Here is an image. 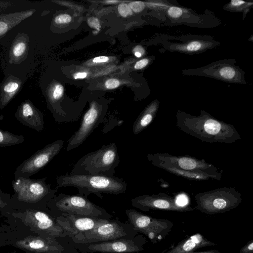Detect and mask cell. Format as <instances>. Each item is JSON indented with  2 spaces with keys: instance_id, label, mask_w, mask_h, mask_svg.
I'll use <instances>...</instances> for the list:
<instances>
[{
  "instance_id": "cell-43",
  "label": "cell",
  "mask_w": 253,
  "mask_h": 253,
  "mask_svg": "<svg viewBox=\"0 0 253 253\" xmlns=\"http://www.w3.org/2000/svg\"></svg>"
},
{
  "instance_id": "cell-32",
  "label": "cell",
  "mask_w": 253,
  "mask_h": 253,
  "mask_svg": "<svg viewBox=\"0 0 253 253\" xmlns=\"http://www.w3.org/2000/svg\"><path fill=\"white\" fill-rule=\"evenodd\" d=\"M19 84L16 82H11L6 84L4 87L3 90L5 92L11 93L14 92L18 87Z\"/></svg>"
},
{
  "instance_id": "cell-34",
  "label": "cell",
  "mask_w": 253,
  "mask_h": 253,
  "mask_svg": "<svg viewBox=\"0 0 253 253\" xmlns=\"http://www.w3.org/2000/svg\"><path fill=\"white\" fill-rule=\"evenodd\" d=\"M120 85V82L116 79H110L107 80L105 83V87L108 89H114L118 87Z\"/></svg>"
},
{
  "instance_id": "cell-29",
  "label": "cell",
  "mask_w": 253,
  "mask_h": 253,
  "mask_svg": "<svg viewBox=\"0 0 253 253\" xmlns=\"http://www.w3.org/2000/svg\"><path fill=\"white\" fill-rule=\"evenodd\" d=\"M118 10L119 14L124 17L130 15L132 13L128 5L124 3H121L118 5Z\"/></svg>"
},
{
  "instance_id": "cell-27",
  "label": "cell",
  "mask_w": 253,
  "mask_h": 253,
  "mask_svg": "<svg viewBox=\"0 0 253 253\" xmlns=\"http://www.w3.org/2000/svg\"><path fill=\"white\" fill-rule=\"evenodd\" d=\"M26 48V44L24 42H18L14 46L12 53L15 57H20L23 55Z\"/></svg>"
},
{
  "instance_id": "cell-2",
  "label": "cell",
  "mask_w": 253,
  "mask_h": 253,
  "mask_svg": "<svg viewBox=\"0 0 253 253\" xmlns=\"http://www.w3.org/2000/svg\"><path fill=\"white\" fill-rule=\"evenodd\" d=\"M58 187L76 188L79 194L87 198L93 193L103 198L102 193L118 195L125 193L127 184L122 178L102 175L66 174L56 179Z\"/></svg>"
},
{
  "instance_id": "cell-40",
  "label": "cell",
  "mask_w": 253,
  "mask_h": 253,
  "mask_svg": "<svg viewBox=\"0 0 253 253\" xmlns=\"http://www.w3.org/2000/svg\"><path fill=\"white\" fill-rule=\"evenodd\" d=\"M133 52H134H134L139 53L141 54L142 55H143L144 53V49L141 46L138 45L134 48Z\"/></svg>"
},
{
  "instance_id": "cell-35",
  "label": "cell",
  "mask_w": 253,
  "mask_h": 253,
  "mask_svg": "<svg viewBox=\"0 0 253 253\" xmlns=\"http://www.w3.org/2000/svg\"><path fill=\"white\" fill-rule=\"evenodd\" d=\"M240 253H253V240L248 242L240 250Z\"/></svg>"
},
{
  "instance_id": "cell-23",
  "label": "cell",
  "mask_w": 253,
  "mask_h": 253,
  "mask_svg": "<svg viewBox=\"0 0 253 253\" xmlns=\"http://www.w3.org/2000/svg\"><path fill=\"white\" fill-rule=\"evenodd\" d=\"M25 141L23 135H16L0 128V147H8L22 143Z\"/></svg>"
},
{
  "instance_id": "cell-19",
  "label": "cell",
  "mask_w": 253,
  "mask_h": 253,
  "mask_svg": "<svg viewBox=\"0 0 253 253\" xmlns=\"http://www.w3.org/2000/svg\"><path fill=\"white\" fill-rule=\"evenodd\" d=\"M215 244L197 233L180 242L165 253H192L199 248L215 246Z\"/></svg>"
},
{
  "instance_id": "cell-30",
  "label": "cell",
  "mask_w": 253,
  "mask_h": 253,
  "mask_svg": "<svg viewBox=\"0 0 253 253\" xmlns=\"http://www.w3.org/2000/svg\"><path fill=\"white\" fill-rule=\"evenodd\" d=\"M128 6L133 12H139L144 8V4L141 1H132L128 3Z\"/></svg>"
},
{
  "instance_id": "cell-14",
  "label": "cell",
  "mask_w": 253,
  "mask_h": 253,
  "mask_svg": "<svg viewBox=\"0 0 253 253\" xmlns=\"http://www.w3.org/2000/svg\"><path fill=\"white\" fill-rule=\"evenodd\" d=\"M106 221V219L78 217L77 215L63 213L57 217V223L63 229L66 235L73 237L81 232L93 228Z\"/></svg>"
},
{
  "instance_id": "cell-42",
  "label": "cell",
  "mask_w": 253,
  "mask_h": 253,
  "mask_svg": "<svg viewBox=\"0 0 253 253\" xmlns=\"http://www.w3.org/2000/svg\"><path fill=\"white\" fill-rule=\"evenodd\" d=\"M106 2H112V3H114V2H117L118 1H116V0H110V1H107Z\"/></svg>"
},
{
  "instance_id": "cell-18",
  "label": "cell",
  "mask_w": 253,
  "mask_h": 253,
  "mask_svg": "<svg viewBox=\"0 0 253 253\" xmlns=\"http://www.w3.org/2000/svg\"><path fill=\"white\" fill-rule=\"evenodd\" d=\"M87 249L93 252L102 253H132L142 250L132 241L123 239L90 244Z\"/></svg>"
},
{
  "instance_id": "cell-5",
  "label": "cell",
  "mask_w": 253,
  "mask_h": 253,
  "mask_svg": "<svg viewBox=\"0 0 253 253\" xmlns=\"http://www.w3.org/2000/svg\"><path fill=\"white\" fill-rule=\"evenodd\" d=\"M196 208L207 214L224 213L237 208L242 201L241 194L232 187H222L194 195Z\"/></svg>"
},
{
  "instance_id": "cell-24",
  "label": "cell",
  "mask_w": 253,
  "mask_h": 253,
  "mask_svg": "<svg viewBox=\"0 0 253 253\" xmlns=\"http://www.w3.org/2000/svg\"><path fill=\"white\" fill-rule=\"evenodd\" d=\"M209 44H207L202 40H190L183 44L177 45L175 47V48L182 51L196 52L201 51L206 49V47H209Z\"/></svg>"
},
{
  "instance_id": "cell-25",
  "label": "cell",
  "mask_w": 253,
  "mask_h": 253,
  "mask_svg": "<svg viewBox=\"0 0 253 253\" xmlns=\"http://www.w3.org/2000/svg\"><path fill=\"white\" fill-rule=\"evenodd\" d=\"M253 3L246 2L243 0H232L227 5V8L230 10L233 11H241L246 7H249L250 5H252Z\"/></svg>"
},
{
  "instance_id": "cell-7",
  "label": "cell",
  "mask_w": 253,
  "mask_h": 253,
  "mask_svg": "<svg viewBox=\"0 0 253 253\" xmlns=\"http://www.w3.org/2000/svg\"><path fill=\"white\" fill-rule=\"evenodd\" d=\"M50 204L63 213L90 217L98 216L104 211L86 197L79 194L67 195L60 193L53 197Z\"/></svg>"
},
{
  "instance_id": "cell-33",
  "label": "cell",
  "mask_w": 253,
  "mask_h": 253,
  "mask_svg": "<svg viewBox=\"0 0 253 253\" xmlns=\"http://www.w3.org/2000/svg\"><path fill=\"white\" fill-rule=\"evenodd\" d=\"M71 21V17L68 14H61L56 16L54 21L57 24H65Z\"/></svg>"
},
{
  "instance_id": "cell-8",
  "label": "cell",
  "mask_w": 253,
  "mask_h": 253,
  "mask_svg": "<svg viewBox=\"0 0 253 253\" xmlns=\"http://www.w3.org/2000/svg\"><path fill=\"white\" fill-rule=\"evenodd\" d=\"M63 141L57 140L36 152L16 169L15 178H30L47 165L63 147Z\"/></svg>"
},
{
  "instance_id": "cell-26",
  "label": "cell",
  "mask_w": 253,
  "mask_h": 253,
  "mask_svg": "<svg viewBox=\"0 0 253 253\" xmlns=\"http://www.w3.org/2000/svg\"><path fill=\"white\" fill-rule=\"evenodd\" d=\"M10 199L8 194L5 193L0 189V211L4 210V209L9 207V201Z\"/></svg>"
},
{
  "instance_id": "cell-15",
  "label": "cell",
  "mask_w": 253,
  "mask_h": 253,
  "mask_svg": "<svg viewBox=\"0 0 253 253\" xmlns=\"http://www.w3.org/2000/svg\"><path fill=\"white\" fill-rule=\"evenodd\" d=\"M225 62L212 63L204 68H201L199 72L202 76H206L218 80L231 82L241 83L242 75L241 69L237 68L233 63ZM201 75V76H202Z\"/></svg>"
},
{
  "instance_id": "cell-3",
  "label": "cell",
  "mask_w": 253,
  "mask_h": 253,
  "mask_svg": "<svg viewBox=\"0 0 253 253\" xmlns=\"http://www.w3.org/2000/svg\"><path fill=\"white\" fill-rule=\"evenodd\" d=\"M120 161L116 144L112 142L81 158L73 166L70 174L112 177Z\"/></svg>"
},
{
  "instance_id": "cell-10",
  "label": "cell",
  "mask_w": 253,
  "mask_h": 253,
  "mask_svg": "<svg viewBox=\"0 0 253 253\" xmlns=\"http://www.w3.org/2000/svg\"><path fill=\"white\" fill-rule=\"evenodd\" d=\"M132 205L143 211L162 210L178 212L194 211L188 205L179 204L174 197L165 193L143 195L131 199Z\"/></svg>"
},
{
  "instance_id": "cell-11",
  "label": "cell",
  "mask_w": 253,
  "mask_h": 253,
  "mask_svg": "<svg viewBox=\"0 0 253 253\" xmlns=\"http://www.w3.org/2000/svg\"><path fill=\"white\" fill-rule=\"evenodd\" d=\"M23 222L37 232L52 237L66 236L63 229L45 212L38 209H25L18 213Z\"/></svg>"
},
{
  "instance_id": "cell-28",
  "label": "cell",
  "mask_w": 253,
  "mask_h": 253,
  "mask_svg": "<svg viewBox=\"0 0 253 253\" xmlns=\"http://www.w3.org/2000/svg\"><path fill=\"white\" fill-rule=\"evenodd\" d=\"M183 10L181 8L177 6H171L168 10V15L172 18H178L183 14Z\"/></svg>"
},
{
  "instance_id": "cell-16",
  "label": "cell",
  "mask_w": 253,
  "mask_h": 253,
  "mask_svg": "<svg viewBox=\"0 0 253 253\" xmlns=\"http://www.w3.org/2000/svg\"><path fill=\"white\" fill-rule=\"evenodd\" d=\"M16 246L37 253H60L64 248L55 240L47 237L29 236L18 241Z\"/></svg>"
},
{
  "instance_id": "cell-22",
  "label": "cell",
  "mask_w": 253,
  "mask_h": 253,
  "mask_svg": "<svg viewBox=\"0 0 253 253\" xmlns=\"http://www.w3.org/2000/svg\"><path fill=\"white\" fill-rule=\"evenodd\" d=\"M157 167L163 169L175 175L181 176L190 180L200 181L209 180L210 179L218 180H221V179L214 175L185 170L164 165H158Z\"/></svg>"
},
{
  "instance_id": "cell-6",
  "label": "cell",
  "mask_w": 253,
  "mask_h": 253,
  "mask_svg": "<svg viewBox=\"0 0 253 253\" xmlns=\"http://www.w3.org/2000/svg\"><path fill=\"white\" fill-rule=\"evenodd\" d=\"M146 157L149 162L155 167L164 165L185 170L214 175L220 179L222 177L219 169L204 159L200 160L187 155L176 156L167 153L149 154Z\"/></svg>"
},
{
  "instance_id": "cell-37",
  "label": "cell",
  "mask_w": 253,
  "mask_h": 253,
  "mask_svg": "<svg viewBox=\"0 0 253 253\" xmlns=\"http://www.w3.org/2000/svg\"><path fill=\"white\" fill-rule=\"evenodd\" d=\"M149 63V60L147 58L142 59L138 61H137L134 66V68L135 69L139 70L145 67H146Z\"/></svg>"
},
{
  "instance_id": "cell-41",
  "label": "cell",
  "mask_w": 253,
  "mask_h": 253,
  "mask_svg": "<svg viewBox=\"0 0 253 253\" xmlns=\"http://www.w3.org/2000/svg\"><path fill=\"white\" fill-rule=\"evenodd\" d=\"M219 253L217 250H210L205 252H198V253Z\"/></svg>"
},
{
  "instance_id": "cell-36",
  "label": "cell",
  "mask_w": 253,
  "mask_h": 253,
  "mask_svg": "<svg viewBox=\"0 0 253 253\" xmlns=\"http://www.w3.org/2000/svg\"><path fill=\"white\" fill-rule=\"evenodd\" d=\"M88 23L90 27L99 30L100 25L98 19L94 17L90 18L88 20Z\"/></svg>"
},
{
  "instance_id": "cell-4",
  "label": "cell",
  "mask_w": 253,
  "mask_h": 253,
  "mask_svg": "<svg viewBox=\"0 0 253 253\" xmlns=\"http://www.w3.org/2000/svg\"><path fill=\"white\" fill-rule=\"evenodd\" d=\"M46 177L33 179L20 177L11 183L14 194L11 200L26 205H36L51 200L57 191L46 183Z\"/></svg>"
},
{
  "instance_id": "cell-17",
  "label": "cell",
  "mask_w": 253,
  "mask_h": 253,
  "mask_svg": "<svg viewBox=\"0 0 253 253\" xmlns=\"http://www.w3.org/2000/svg\"><path fill=\"white\" fill-rule=\"evenodd\" d=\"M15 117L23 125L38 132L44 128L43 114L29 102H25L21 105Z\"/></svg>"
},
{
  "instance_id": "cell-1",
  "label": "cell",
  "mask_w": 253,
  "mask_h": 253,
  "mask_svg": "<svg viewBox=\"0 0 253 253\" xmlns=\"http://www.w3.org/2000/svg\"><path fill=\"white\" fill-rule=\"evenodd\" d=\"M176 126L184 133L209 143L232 144L241 137L234 126L201 110L196 116L178 110Z\"/></svg>"
},
{
  "instance_id": "cell-31",
  "label": "cell",
  "mask_w": 253,
  "mask_h": 253,
  "mask_svg": "<svg viewBox=\"0 0 253 253\" xmlns=\"http://www.w3.org/2000/svg\"><path fill=\"white\" fill-rule=\"evenodd\" d=\"M64 88L61 84H57L53 90L52 93V98L54 100H58L60 99L63 93Z\"/></svg>"
},
{
  "instance_id": "cell-12",
  "label": "cell",
  "mask_w": 253,
  "mask_h": 253,
  "mask_svg": "<svg viewBox=\"0 0 253 253\" xmlns=\"http://www.w3.org/2000/svg\"><path fill=\"white\" fill-rule=\"evenodd\" d=\"M126 235L121 225L106 220L90 230L80 232L73 239L77 243L87 244L118 239Z\"/></svg>"
},
{
  "instance_id": "cell-38",
  "label": "cell",
  "mask_w": 253,
  "mask_h": 253,
  "mask_svg": "<svg viewBox=\"0 0 253 253\" xmlns=\"http://www.w3.org/2000/svg\"><path fill=\"white\" fill-rule=\"evenodd\" d=\"M109 58L107 56H101L96 57L93 59L94 63H102L107 62Z\"/></svg>"
},
{
  "instance_id": "cell-20",
  "label": "cell",
  "mask_w": 253,
  "mask_h": 253,
  "mask_svg": "<svg viewBox=\"0 0 253 253\" xmlns=\"http://www.w3.org/2000/svg\"><path fill=\"white\" fill-rule=\"evenodd\" d=\"M159 105L158 101H154L138 116L132 126V131L134 134L140 133L152 123L158 111Z\"/></svg>"
},
{
  "instance_id": "cell-39",
  "label": "cell",
  "mask_w": 253,
  "mask_h": 253,
  "mask_svg": "<svg viewBox=\"0 0 253 253\" xmlns=\"http://www.w3.org/2000/svg\"><path fill=\"white\" fill-rule=\"evenodd\" d=\"M87 76V74L85 72H79L76 73L74 75V78L75 79H84Z\"/></svg>"
},
{
  "instance_id": "cell-13",
  "label": "cell",
  "mask_w": 253,
  "mask_h": 253,
  "mask_svg": "<svg viewBox=\"0 0 253 253\" xmlns=\"http://www.w3.org/2000/svg\"><path fill=\"white\" fill-rule=\"evenodd\" d=\"M102 120L101 110L96 104H91L84 115L79 128L68 139L66 150L70 151L82 145L101 123Z\"/></svg>"
},
{
  "instance_id": "cell-21",
  "label": "cell",
  "mask_w": 253,
  "mask_h": 253,
  "mask_svg": "<svg viewBox=\"0 0 253 253\" xmlns=\"http://www.w3.org/2000/svg\"><path fill=\"white\" fill-rule=\"evenodd\" d=\"M34 13V10L14 13L0 17V36Z\"/></svg>"
},
{
  "instance_id": "cell-9",
  "label": "cell",
  "mask_w": 253,
  "mask_h": 253,
  "mask_svg": "<svg viewBox=\"0 0 253 253\" xmlns=\"http://www.w3.org/2000/svg\"><path fill=\"white\" fill-rule=\"evenodd\" d=\"M126 213L133 229L145 234L153 241L162 239L173 226L172 223L168 220L153 218L134 209L127 210Z\"/></svg>"
}]
</instances>
